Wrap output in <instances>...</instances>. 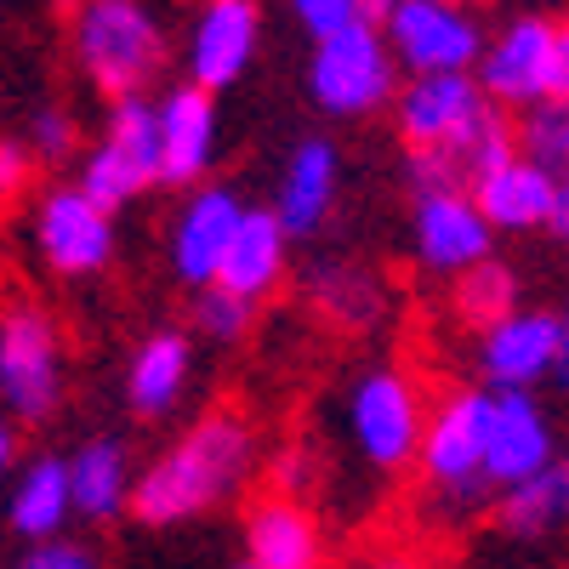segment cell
I'll return each instance as SVG.
<instances>
[{"label": "cell", "instance_id": "cell-1", "mask_svg": "<svg viewBox=\"0 0 569 569\" xmlns=\"http://www.w3.org/2000/svg\"><path fill=\"white\" fill-rule=\"evenodd\" d=\"M257 467V427L240 410H206L200 421H188L182 433L137 472L131 485V518L142 530H182L194 518H211L246 490Z\"/></svg>", "mask_w": 569, "mask_h": 569}, {"label": "cell", "instance_id": "cell-2", "mask_svg": "<svg viewBox=\"0 0 569 569\" xmlns=\"http://www.w3.org/2000/svg\"><path fill=\"white\" fill-rule=\"evenodd\" d=\"M485 439H490V388H450L427 410L416 472L439 512L467 518L479 507H496V490L485 479Z\"/></svg>", "mask_w": 569, "mask_h": 569}, {"label": "cell", "instance_id": "cell-3", "mask_svg": "<svg viewBox=\"0 0 569 569\" xmlns=\"http://www.w3.org/2000/svg\"><path fill=\"white\" fill-rule=\"evenodd\" d=\"M69 46L80 74L103 98H149V80L166 69V29L142 0H80L69 18Z\"/></svg>", "mask_w": 569, "mask_h": 569}, {"label": "cell", "instance_id": "cell-4", "mask_svg": "<svg viewBox=\"0 0 569 569\" xmlns=\"http://www.w3.org/2000/svg\"><path fill=\"white\" fill-rule=\"evenodd\" d=\"M342 421H348V445L353 456L393 479V472L416 467L421 433H427V399L421 382L399 365H376L365 376H353L342 393Z\"/></svg>", "mask_w": 569, "mask_h": 569}, {"label": "cell", "instance_id": "cell-5", "mask_svg": "<svg viewBox=\"0 0 569 569\" xmlns=\"http://www.w3.org/2000/svg\"><path fill=\"white\" fill-rule=\"evenodd\" d=\"M0 405L7 421H52L63 405V337L40 302L0 308Z\"/></svg>", "mask_w": 569, "mask_h": 569}, {"label": "cell", "instance_id": "cell-6", "mask_svg": "<svg viewBox=\"0 0 569 569\" xmlns=\"http://www.w3.org/2000/svg\"><path fill=\"white\" fill-rule=\"evenodd\" d=\"M399 91V63L388 52L382 29L353 23L342 34H330L313 46L308 58V98L330 120H365L376 109H388Z\"/></svg>", "mask_w": 569, "mask_h": 569}, {"label": "cell", "instance_id": "cell-7", "mask_svg": "<svg viewBox=\"0 0 569 569\" xmlns=\"http://www.w3.org/2000/svg\"><path fill=\"white\" fill-rule=\"evenodd\" d=\"M393 63L416 74H472L485 52V29L456 0H399L382 23Z\"/></svg>", "mask_w": 569, "mask_h": 569}, {"label": "cell", "instance_id": "cell-8", "mask_svg": "<svg viewBox=\"0 0 569 569\" xmlns=\"http://www.w3.org/2000/svg\"><path fill=\"white\" fill-rule=\"evenodd\" d=\"M34 251L63 279H91L114 262V217L91 206L74 182H58L34 200Z\"/></svg>", "mask_w": 569, "mask_h": 569}, {"label": "cell", "instance_id": "cell-9", "mask_svg": "<svg viewBox=\"0 0 569 569\" xmlns=\"http://www.w3.org/2000/svg\"><path fill=\"white\" fill-rule=\"evenodd\" d=\"M552 40H558V23L552 18H512L496 40H485L479 52V91L496 103V109H518L530 114L552 98Z\"/></svg>", "mask_w": 569, "mask_h": 569}, {"label": "cell", "instance_id": "cell-10", "mask_svg": "<svg viewBox=\"0 0 569 569\" xmlns=\"http://www.w3.org/2000/svg\"><path fill=\"white\" fill-rule=\"evenodd\" d=\"M410 246L433 279H461L467 268L496 257V228L479 217L467 188H433V194H416Z\"/></svg>", "mask_w": 569, "mask_h": 569}, {"label": "cell", "instance_id": "cell-11", "mask_svg": "<svg viewBox=\"0 0 569 569\" xmlns=\"http://www.w3.org/2000/svg\"><path fill=\"white\" fill-rule=\"evenodd\" d=\"M262 46V7L257 0H200L194 23H188V46H182V63H188V86L200 91H228L240 86L251 58Z\"/></svg>", "mask_w": 569, "mask_h": 569}, {"label": "cell", "instance_id": "cell-12", "mask_svg": "<svg viewBox=\"0 0 569 569\" xmlns=\"http://www.w3.org/2000/svg\"><path fill=\"white\" fill-rule=\"evenodd\" d=\"M246 200H240V188H228V182H200L194 194L182 200L177 222H171V273L188 284V291H206V284H217L222 273V257L233 246V233H240L246 222Z\"/></svg>", "mask_w": 569, "mask_h": 569}, {"label": "cell", "instance_id": "cell-13", "mask_svg": "<svg viewBox=\"0 0 569 569\" xmlns=\"http://www.w3.org/2000/svg\"><path fill=\"white\" fill-rule=\"evenodd\" d=\"M472 365H479V388L490 393H536L558 370V313H541V308L507 313L479 337Z\"/></svg>", "mask_w": 569, "mask_h": 569}, {"label": "cell", "instance_id": "cell-14", "mask_svg": "<svg viewBox=\"0 0 569 569\" xmlns=\"http://www.w3.org/2000/svg\"><path fill=\"white\" fill-rule=\"evenodd\" d=\"M558 456L552 416L541 410L536 393H490V439H485V479L490 490H512L536 479V472Z\"/></svg>", "mask_w": 569, "mask_h": 569}, {"label": "cell", "instance_id": "cell-15", "mask_svg": "<svg viewBox=\"0 0 569 569\" xmlns=\"http://www.w3.org/2000/svg\"><path fill=\"white\" fill-rule=\"evenodd\" d=\"M154 114H160V182L200 188L206 171L217 166V142H222L217 98L200 86H171L154 103Z\"/></svg>", "mask_w": 569, "mask_h": 569}, {"label": "cell", "instance_id": "cell-16", "mask_svg": "<svg viewBox=\"0 0 569 569\" xmlns=\"http://www.w3.org/2000/svg\"><path fill=\"white\" fill-rule=\"evenodd\" d=\"M490 98L472 74H416L393 91V126L410 154H433L479 114Z\"/></svg>", "mask_w": 569, "mask_h": 569}, {"label": "cell", "instance_id": "cell-17", "mask_svg": "<svg viewBox=\"0 0 569 569\" xmlns=\"http://www.w3.org/2000/svg\"><path fill=\"white\" fill-rule=\"evenodd\" d=\"M337 177H342V154L330 137H302L291 149L279 177V200L268 206L291 240H308V233L325 228L330 206H337Z\"/></svg>", "mask_w": 569, "mask_h": 569}, {"label": "cell", "instance_id": "cell-18", "mask_svg": "<svg viewBox=\"0 0 569 569\" xmlns=\"http://www.w3.org/2000/svg\"><path fill=\"white\" fill-rule=\"evenodd\" d=\"M467 194H472V206H479V217H485L496 233H536V228H547V217H552L558 177L541 171V166L525 160V154H512V160H501L490 177L472 182Z\"/></svg>", "mask_w": 569, "mask_h": 569}, {"label": "cell", "instance_id": "cell-19", "mask_svg": "<svg viewBox=\"0 0 569 569\" xmlns=\"http://www.w3.org/2000/svg\"><path fill=\"white\" fill-rule=\"evenodd\" d=\"M188 376H194V337L188 330H149L137 342L131 365H126V405L142 421H160L177 410V399L188 393Z\"/></svg>", "mask_w": 569, "mask_h": 569}, {"label": "cell", "instance_id": "cell-20", "mask_svg": "<svg viewBox=\"0 0 569 569\" xmlns=\"http://www.w3.org/2000/svg\"><path fill=\"white\" fill-rule=\"evenodd\" d=\"M69 472V512L86 525H114L120 512H131V456L120 439H86L74 445V456H63Z\"/></svg>", "mask_w": 569, "mask_h": 569}, {"label": "cell", "instance_id": "cell-21", "mask_svg": "<svg viewBox=\"0 0 569 569\" xmlns=\"http://www.w3.org/2000/svg\"><path fill=\"white\" fill-rule=\"evenodd\" d=\"M246 563L257 569H319L325 563V536L308 501H257L246 512Z\"/></svg>", "mask_w": 569, "mask_h": 569}, {"label": "cell", "instance_id": "cell-22", "mask_svg": "<svg viewBox=\"0 0 569 569\" xmlns=\"http://www.w3.org/2000/svg\"><path fill=\"white\" fill-rule=\"evenodd\" d=\"M284 273H291V233L279 228L273 211H257L251 206L246 222H240V233H233L228 257H222L217 284H222V291H233V297H246V302H268L279 284H284Z\"/></svg>", "mask_w": 569, "mask_h": 569}, {"label": "cell", "instance_id": "cell-23", "mask_svg": "<svg viewBox=\"0 0 569 569\" xmlns=\"http://www.w3.org/2000/svg\"><path fill=\"white\" fill-rule=\"evenodd\" d=\"M496 530L507 541H552L569 530V456L558 450L536 479L496 496Z\"/></svg>", "mask_w": 569, "mask_h": 569}, {"label": "cell", "instance_id": "cell-24", "mask_svg": "<svg viewBox=\"0 0 569 569\" xmlns=\"http://www.w3.org/2000/svg\"><path fill=\"white\" fill-rule=\"evenodd\" d=\"M302 291H308V308L325 319V325H337V330H370L376 319H382L388 308V284L376 279L370 268L359 262H313L302 273Z\"/></svg>", "mask_w": 569, "mask_h": 569}, {"label": "cell", "instance_id": "cell-25", "mask_svg": "<svg viewBox=\"0 0 569 569\" xmlns=\"http://www.w3.org/2000/svg\"><path fill=\"white\" fill-rule=\"evenodd\" d=\"M7 518L12 530L34 547V541H52L63 536L69 525V472H63V456H34L18 479H12V496H7Z\"/></svg>", "mask_w": 569, "mask_h": 569}, {"label": "cell", "instance_id": "cell-26", "mask_svg": "<svg viewBox=\"0 0 569 569\" xmlns=\"http://www.w3.org/2000/svg\"><path fill=\"white\" fill-rule=\"evenodd\" d=\"M103 149L142 188H154L160 182V114H154V98H114L109 120H103Z\"/></svg>", "mask_w": 569, "mask_h": 569}, {"label": "cell", "instance_id": "cell-27", "mask_svg": "<svg viewBox=\"0 0 569 569\" xmlns=\"http://www.w3.org/2000/svg\"><path fill=\"white\" fill-rule=\"evenodd\" d=\"M518 302H525V291H518V273L507 268V262H479V268H467L461 279H456V291H450V313H456V325H467V330H485L490 325H501L507 313H518Z\"/></svg>", "mask_w": 569, "mask_h": 569}, {"label": "cell", "instance_id": "cell-28", "mask_svg": "<svg viewBox=\"0 0 569 569\" xmlns=\"http://www.w3.org/2000/svg\"><path fill=\"white\" fill-rule=\"evenodd\" d=\"M188 325H194V337H206L211 348H240L257 325V302L222 291V284H206V291H194Z\"/></svg>", "mask_w": 569, "mask_h": 569}, {"label": "cell", "instance_id": "cell-29", "mask_svg": "<svg viewBox=\"0 0 569 569\" xmlns=\"http://www.w3.org/2000/svg\"><path fill=\"white\" fill-rule=\"evenodd\" d=\"M512 126H518V154L552 177H569V103H541Z\"/></svg>", "mask_w": 569, "mask_h": 569}, {"label": "cell", "instance_id": "cell-30", "mask_svg": "<svg viewBox=\"0 0 569 569\" xmlns=\"http://www.w3.org/2000/svg\"><path fill=\"white\" fill-rule=\"evenodd\" d=\"M74 188H80V194H86L91 206H103L109 217H114V211H126L137 194H149V188H142V182H137V177H131V171H126V166H120V160L103 149V142H98V149H91V154L80 160Z\"/></svg>", "mask_w": 569, "mask_h": 569}, {"label": "cell", "instance_id": "cell-31", "mask_svg": "<svg viewBox=\"0 0 569 569\" xmlns=\"http://www.w3.org/2000/svg\"><path fill=\"white\" fill-rule=\"evenodd\" d=\"M74 142H80L74 114L58 109V103H40V109L29 114V126H23V149L34 154V166H58V160H69V154H74Z\"/></svg>", "mask_w": 569, "mask_h": 569}, {"label": "cell", "instance_id": "cell-32", "mask_svg": "<svg viewBox=\"0 0 569 569\" xmlns=\"http://www.w3.org/2000/svg\"><path fill=\"white\" fill-rule=\"evenodd\" d=\"M268 485L279 501H308V490L319 485V456L308 445H284L268 467Z\"/></svg>", "mask_w": 569, "mask_h": 569}, {"label": "cell", "instance_id": "cell-33", "mask_svg": "<svg viewBox=\"0 0 569 569\" xmlns=\"http://www.w3.org/2000/svg\"><path fill=\"white\" fill-rule=\"evenodd\" d=\"M284 7H291L297 29H302V34H308L313 46L359 23V12H353V0H284Z\"/></svg>", "mask_w": 569, "mask_h": 569}, {"label": "cell", "instance_id": "cell-34", "mask_svg": "<svg viewBox=\"0 0 569 569\" xmlns=\"http://www.w3.org/2000/svg\"><path fill=\"white\" fill-rule=\"evenodd\" d=\"M18 569H109L98 552H91L86 541H69V536H52V541H34Z\"/></svg>", "mask_w": 569, "mask_h": 569}, {"label": "cell", "instance_id": "cell-35", "mask_svg": "<svg viewBox=\"0 0 569 569\" xmlns=\"http://www.w3.org/2000/svg\"><path fill=\"white\" fill-rule=\"evenodd\" d=\"M29 177H34V154L23 149V137H0V206L23 200Z\"/></svg>", "mask_w": 569, "mask_h": 569}, {"label": "cell", "instance_id": "cell-36", "mask_svg": "<svg viewBox=\"0 0 569 569\" xmlns=\"http://www.w3.org/2000/svg\"><path fill=\"white\" fill-rule=\"evenodd\" d=\"M547 103H569V23H558V40H552V98Z\"/></svg>", "mask_w": 569, "mask_h": 569}, {"label": "cell", "instance_id": "cell-37", "mask_svg": "<svg viewBox=\"0 0 569 569\" xmlns=\"http://www.w3.org/2000/svg\"><path fill=\"white\" fill-rule=\"evenodd\" d=\"M547 233L569 246V177H558V194H552V217H547Z\"/></svg>", "mask_w": 569, "mask_h": 569}, {"label": "cell", "instance_id": "cell-38", "mask_svg": "<svg viewBox=\"0 0 569 569\" xmlns=\"http://www.w3.org/2000/svg\"><path fill=\"white\" fill-rule=\"evenodd\" d=\"M552 382L569 388V308L558 313V370H552Z\"/></svg>", "mask_w": 569, "mask_h": 569}, {"label": "cell", "instance_id": "cell-39", "mask_svg": "<svg viewBox=\"0 0 569 569\" xmlns=\"http://www.w3.org/2000/svg\"><path fill=\"white\" fill-rule=\"evenodd\" d=\"M393 7H399V0H353V12H359V23H370V29H382Z\"/></svg>", "mask_w": 569, "mask_h": 569}, {"label": "cell", "instance_id": "cell-40", "mask_svg": "<svg viewBox=\"0 0 569 569\" xmlns=\"http://www.w3.org/2000/svg\"><path fill=\"white\" fill-rule=\"evenodd\" d=\"M12 461H18V427H12L7 416H0V479L12 472Z\"/></svg>", "mask_w": 569, "mask_h": 569}, {"label": "cell", "instance_id": "cell-41", "mask_svg": "<svg viewBox=\"0 0 569 569\" xmlns=\"http://www.w3.org/2000/svg\"><path fill=\"white\" fill-rule=\"evenodd\" d=\"M233 569H257V563H246V558H240V563H233Z\"/></svg>", "mask_w": 569, "mask_h": 569}, {"label": "cell", "instance_id": "cell-42", "mask_svg": "<svg viewBox=\"0 0 569 569\" xmlns=\"http://www.w3.org/2000/svg\"><path fill=\"white\" fill-rule=\"evenodd\" d=\"M456 7H467V0H456Z\"/></svg>", "mask_w": 569, "mask_h": 569}, {"label": "cell", "instance_id": "cell-43", "mask_svg": "<svg viewBox=\"0 0 569 569\" xmlns=\"http://www.w3.org/2000/svg\"><path fill=\"white\" fill-rule=\"evenodd\" d=\"M69 7H80V0H69Z\"/></svg>", "mask_w": 569, "mask_h": 569}]
</instances>
